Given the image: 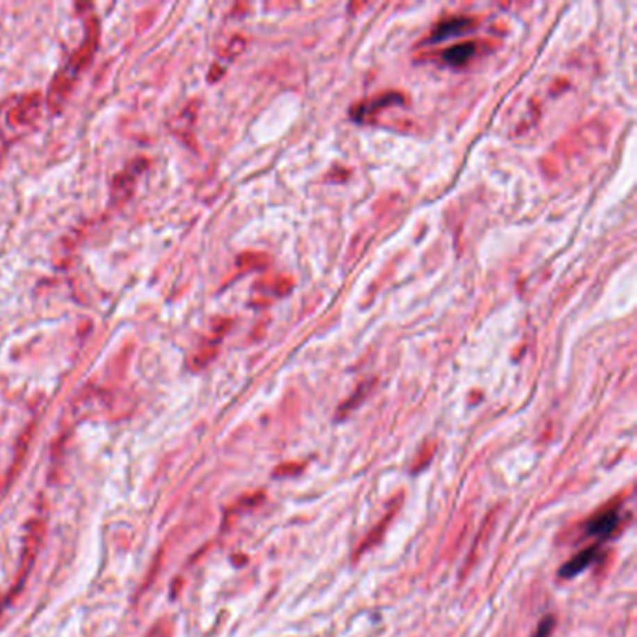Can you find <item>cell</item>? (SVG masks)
Segmentation results:
<instances>
[{"label": "cell", "mask_w": 637, "mask_h": 637, "mask_svg": "<svg viewBox=\"0 0 637 637\" xmlns=\"http://www.w3.org/2000/svg\"><path fill=\"white\" fill-rule=\"evenodd\" d=\"M75 79H77V75H73L67 67L60 70V72L54 75L53 83H51V88H49L47 92V103L53 111H58V108L66 103V99L70 97V94H72Z\"/></svg>", "instance_id": "3957f363"}, {"label": "cell", "mask_w": 637, "mask_h": 637, "mask_svg": "<svg viewBox=\"0 0 637 637\" xmlns=\"http://www.w3.org/2000/svg\"><path fill=\"white\" fill-rule=\"evenodd\" d=\"M596 554H598V548L592 546V548H587L583 549V551H579L578 555H574V557H572V559L559 570L561 578H574L576 574L585 570V568L596 559Z\"/></svg>", "instance_id": "5b68a950"}, {"label": "cell", "mask_w": 637, "mask_h": 637, "mask_svg": "<svg viewBox=\"0 0 637 637\" xmlns=\"http://www.w3.org/2000/svg\"><path fill=\"white\" fill-rule=\"evenodd\" d=\"M243 43L245 42L241 38H234L232 42H230V47H228L227 51L228 56H236L238 53H241V51H243Z\"/></svg>", "instance_id": "8fae6325"}, {"label": "cell", "mask_w": 637, "mask_h": 637, "mask_svg": "<svg viewBox=\"0 0 637 637\" xmlns=\"http://www.w3.org/2000/svg\"><path fill=\"white\" fill-rule=\"evenodd\" d=\"M617 524H619V514L615 510H606V513L598 514L596 518L590 519L589 525H587V533L606 536L617 527Z\"/></svg>", "instance_id": "ba28073f"}, {"label": "cell", "mask_w": 637, "mask_h": 637, "mask_svg": "<svg viewBox=\"0 0 637 637\" xmlns=\"http://www.w3.org/2000/svg\"><path fill=\"white\" fill-rule=\"evenodd\" d=\"M551 628H554V619L546 617V619H542L540 626H538V630H536V637H548Z\"/></svg>", "instance_id": "30bf717a"}, {"label": "cell", "mask_w": 637, "mask_h": 637, "mask_svg": "<svg viewBox=\"0 0 637 637\" xmlns=\"http://www.w3.org/2000/svg\"><path fill=\"white\" fill-rule=\"evenodd\" d=\"M396 99H400V95H396V94L381 95V97H378V99H374V102L366 103V105H363V107H359L357 111H355V118H361L363 114L374 113V111H378V108L385 107V103L387 102H396Z\"/></svg>", "instance_id": "9c48e42d"}, {"label": "cell", "mask_w": 637, "mask_h": 637, "mask_svg": "<svg viewBox=\"0 0 637 637\" xmlns=\"http://www.w3.org/2000/svg\"><path fill=\"white\" fill-rule=\"evenodd\" d=\"M97 43H99V21L95 17H88L86 19V34H84L83 45L75 51L70 64L66 66L73 75H79L84 67L90 66L95 49H97Z\"/></svg>", "instance_id": "6da1fadb"}, {"label": "cell", "mask_w": 637, "mask_h": 637, "mask_svg": "<svg viewBox=\"0 0 637 637\" xmlns=\"http://www.w3.org/2000/svg\"><path fill=\"white\" fill-rule=\"evenodd\" d=\"M473 26V19L469 17H454V19H445V21H441L434 26V32H432V36H430V42H443V40H447V38H453L456 34H462V32H467V29Z\"/></svg>", "instance_id": "277c9868"}, {"label": "cell", "mask_w": 637, "mask_h": 637, "mask_svg": "<svg viewBox=\"0 0 637 637\" xmlns=\"http://www.w3.org/2000/svg\"><path fill=\"white\" fill-rule=\"evenodd\" d=\"M137 167H133L131 170H127V172L118 174L113 182V198L116 202H124L127 198L131 197L133 189H135V179H137V174H135Z\"/></svg>", "instance_id": "8992f818"}, {"label": "cell", "mask_w": 637, "mask_h": 637, "mask_svg": "<svg viewBox=\"0 0 637 637\" xmlns=\"http://www.w3.org/2000/svg\"><path fill=\"white\" fill-rule=\"evenodd\" d=\"M475 51H476L475 43H460V45H456V47L447 49V51L443 53L441 58H443V62H445L447 66L460 67V66H464V64H467V62L473 58Z\"/></svg>", "instance_id": "52a82bcc"}, {"label": "cell", "mask_w": 637, "mask_h": 637, "mask_svg": "<svg viewBox=\"0 0 637 637\" xmlns=\"http://www.w3.org/2000/svg\"><path fill=\"white\" fill-rule=\"evenodd\" d=\"M42 111V94H26L8 111V122L13 127H23V125H30L34 120L40 116Z\"/></svg>", "instance_id": "7a4b0ae2"}]
</instances>
